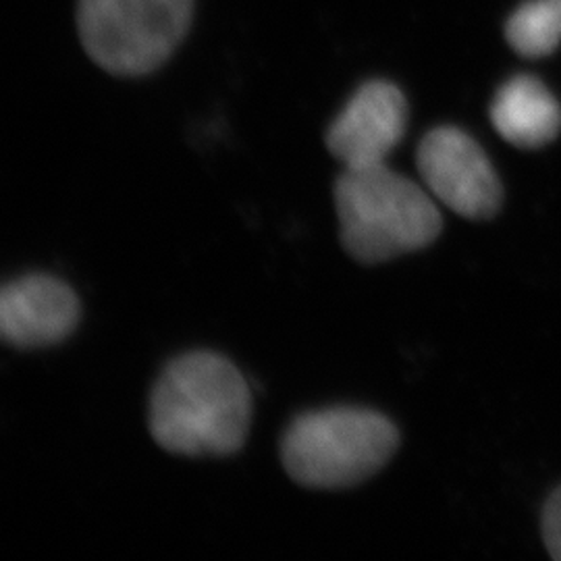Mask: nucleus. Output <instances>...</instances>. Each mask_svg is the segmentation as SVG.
I'll return each mask as SVG.
<instances>
[{
  "label": "nucleus",
  "mask_w": 561,
  "mask_h": 561,
  "mask_svg": "<svg viewBox=\"0 0 561 561\" xmlns=\"http://www.w3.org/2000/svg\"><path fill=\"white\" fill-rule=\"evenodd\" d=\"M542 539L549 556L561 561V486L542 507Z\"/></svg>",
  "instance_id": "obj_10"
},
{
  "label": "nucleus",
  "mask_w": 561,
  "mask_h": 561,
  "mask_svg": "<svg viewBox=\"0 0 561 561\" xmlns=\"http://www.w3.org/2000/svg\"><path fill=\"white\" fill-rule=\"evenodd\" d=\"M80 321V301L62 280L32 275L0 285V343L34 350L67 340Z\"/></svg>",
  "instance_id": "obj_7"
},
{
  "label": "nucleus",
  "mask_w": 561,
  "mask_h": 561,
  "mask_svg": "<svg viewBox=\"0 0 561 561\" xmlns=\"http://www.w3.org/2000/svg\"><path fill=\"white\" fill-rule=\"evenodd\" d=\"M400 445L396 424L364 408H327L289 424L280 442L287 474L308 489H345L375 477Z\"/></svg>",
  "instance_id": "obj_3"
},
{
  "label": "nucleus",
  "mask_w": 561,
  "mask_h": 561,
  "mask_svg": "<svg viewBox=\"0 0 561 561\" xmlns=\"http://www.w3.org/2000/svg\"><path fill=\"white\" fill-rule=\"evenodd\" d=\"M510 46L528 59L551 55L561 42V0H528L505 23Z\"/></svg>",
  "instance_id": "obj_9"
},
{
  "label": "nucleus",
  "mask_w": 561,
  "mask_h": 561,
  "mask_svg": "<svg viewBox=\"0 0 561 561\" xmlns=\"http://www.w3.org/2000/svg\"><path fill=\"white\" fill-rule=\"evenodd\" d=\"M196 0H78L85 55L115 78L159 71L185 41Z\"/></svg>",
  "instance_id": "obj_4"
},
{
  "label": "nucleus",
  "mask_w": 561,
  "mask_h": 561,
  "mask_svg": "<svg viewBox=\"0 0 561 561\" xmlns=\"http://www.w3.org/2000/svg\"><path fill=\"white\" fill-rule=\"evenodd\" d=\"M419 171L435 201L463 219L484 221L502 206V181L481 144L458 127H437L419 146Z\"/></svg>",
  "instance_id": "obj_5"
},
{
  "label": "nucleus",
  "mask_w": 561,
  "mask_h": 561,
  "mask_svg": "<svg viewBox=\"0 0 561 561\" xmlns=\"http://www.w3.org/2000/svg\"><path fill=\"white\" fill-rule=\"evenodd\" d=\"M252 422V396L240 370L219 354L171 362L150 400V433L175 456L219 458L240 451Z\"/></svg>",
  "instance_id": "obj_1"
},
{
  "label": "nucleus",
  "mask_w": 561,
  "mask_h": 561,
  "mask_svg": "<svg viewBox=\"0 0 561 561\" xmlns=\"http://www.w3.org/2000/svg\"><path fill=\"white\" fill-rule=\"evenodd\" d=\"M408 123V104L389 81H368L327 131V146L345 169L387 162Z\"/></svg>",
  "instance_id": "obj_6"
},
{
  "label": "nucleus",
  "mask_w": 561,
  "mask_h": 561,
  "mask_svg": "<svg viewBox=\"0 0 561 561\" xmlns=\"http://www.w3.org/2000/svg\"><path fill=\"white\" fill-rule=\"evenodd\" d=\"M341 241L356 261H393L439 238L437 202L393 169L381 164L345 169L335 183Z\"/></svg>",
  "instance_id": "obj_2"
},
{
  "label": "nucleus",
  "mask_w": 561,
  "mask_h": 561,
  "mask_svg": "<svg viewBox=\"0 0 561 561\" xmlns=\"http://www.w3.org/2000/svg\"><path fill=\"white\" fill-rule=\"evenodd\" d=\"M493 127L516 148L535 150L556 140L561 131V106L542 81L516 76L497 90L491 104Z\"/></svg>",
  "instance_id": "obj_8"
}]
</instances>
